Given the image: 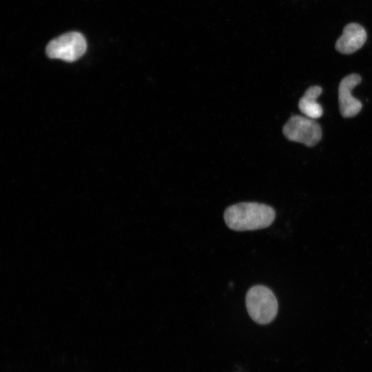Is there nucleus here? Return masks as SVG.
Wrapping results in <instances>:
<instances>
[{
    "label": "nucleus",
    "mask_w": 372,
    "mask_h": 372,
    "mask_svg": "<svg viewBox=\"0 0 372 372\" xmlns=\"http://www.w3.org/2000/svg\"><path fill=\"white\" fill-rule=\"evenodd\" d=\"M276 212L265 204L245 202L228 207L224 212L227 226L234 231H252L270 226Z\"/></svg>",
    "instance_id": "obj_1"
},
{
    "label": "nucleus",
    "mask_w": 372,
    "mask_h": 372,
    "mask_svg": "<svg viewBox=\"0 0 372 372\" xmlns=\"http://www.w3.org/2000/svg\"><path fill=\"white\" fill-rule=\"evenodd\" d=\"M245 302L248 314L258 324H268L277 315V299L272 291L265 286L251 287L247 293Z\"/></svg>",
    "instance_id": "obj_2"
},
{
    "label": "nucleus",
    "mask_w": 372,
    "mask_h": 372,
    "mask_svg": "<svg viewBox=\"0 0 372 372\" xmlns=\"http://www.w3.org/2000/svg\"><path fill=\"white\" fill-rule=\"evenodd\" d=\"M86 49L85 37L79 32H70L50 41L46 46L45 52L50 59L72 62L82 56Z\"/></svg>",
    "instance_id": "obj_3"
},
{
    "label": "nucleus",
    "mask_w": 372,
    "mask_h": 372,
    "mask_svg": "<svg viewBox=\"0 0 372 372\" xmlns=\"http://www.w3.org/2000/svg\"><path fill=\"white\" fill-rule=\"evenodd\" d=\"M282 132L288 140L308 147L316 145L322 137L320 125L314 119L300 115L291 116L283 126Z\"/></svg>",
    "instance_id": "obj_4"
},
{
    "label": "nucleus",
    "mask_w": 372,
    "mask_h": 372,
    "mask_svg": "<svg viewBox=\"0 0 372 372\" xmlns=\"http://www.w3.org/2000/svg\"><path fill=\"white\" fill-rule=\"evenodd\" d=\"M361 82V77L358 74H351L340 83L338 99L340 111L344 118L356 116L361 110L362 104L352 96L353 89Z\"/></svg>",
    "instance_id": "obj_5"
},
{
    "label": "nucleus",
    "mask_w": 372,
    "mask_h": 372,
    "mask_svg": "<svg viewBox=\"0 0 372 372\" xmlns=\"http://www.w3.org/2000/svg\"><path fill=\"white\" fill-rule=\"evenodd\" d=\"M366 39V32L358 23H349L335 43V49L344 54H352L362 47Z\"/></svg>",
    "instance_id": "obj_6"
},
{
    "label": "nucleus",
    "mask_w": 372,
    "mask_h": 372,
    "mask_svg": "<svg viewBox=\"0 0 372 372\" xmlns=\"http://www.w3.org/2000/svg\"><path fill=\"white\" fill-rule=\"evenodd\" d=\"M322 92V87L318 85L309 87L298 102L300 112L307 117L316 119L322 116L323 109L317 102L318 97Z\"/></svg>",
    "instance_id": "obj_7"
}]
</instances>
